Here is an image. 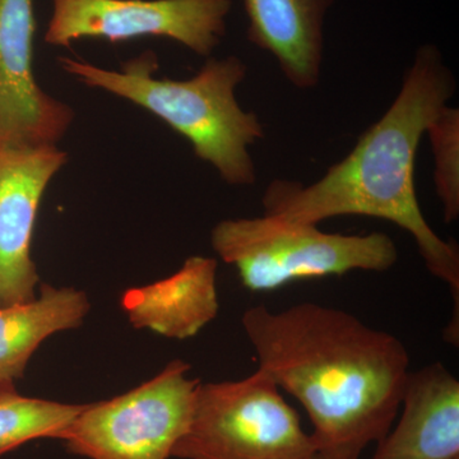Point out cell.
<instances>
[{
  "label": "cell",
  "instance_id": "5bb4252c",
  "mask_svg": "<svg viewBox=\"0 0 459 459\" xmlns=\"http://www.w3.org/2000/svg\"><path fill=\"white\" fill-rule=\"evenodd\" d=\"M84 404L59 403L0 386V455L36 439L62 440Z\"/></svg>",
  "mask_w": 459,
  "mask_h": 459
},
{
  "label": "cell",
  "instance_id": "5b68a950",
  "mask_svg": "<svg viewBox=\"0 0 459 459\" xmlns=\"http://www.w3.org/2000/svg\"><path fill=\"white\" fill-rule=\"evenodd\" d=\"M312 435L264 370L237 382L199 385L192 419L171 457L314 459Z\"/></svg>",
  "mask_w": 459,
  "mask_h": 459
},
{
  "label": "cell",
  "instance_id": "6da1fadb",
  "mask_svg": "<svg viewBox=\"0 0 459 459\" xmlns=\"http://www.w3.org/2000/svg\"><path fill=\"white\" fill-rule=\"evenodd\" d=\"M241 323L259 368L307 411L316 455L359 459L394 427L410 374L394 334L316 303L255 305Z\"/></svg>",
  "mask_w": 459,
  "mask_h": 459
},
{
  "label": "cell",
  "instance_id": "7a4b0ae2",
  "mask_svg": "<svg viewBox=\"0 0 459 459\" xmlns=\"http://www.w3.org/2000/svg\"><path fill=\"white\" fill-rule=\"evenodd\" d=\"M455 93V74L434 45L416 51L397 98L351 152L316 183L273 180L262 197L264 214L318 225L338 216L385 220L415 238L425 265L451 290L453 316L444 340L459 344V252L430 228L415 189L419 144Z\"/></svg>",
  "mask_w": 459,
  "mask_h": 459
},
{
  "label": "cell",
  "instance_id": "ba28073f",
  "mask_svg": "<svg viewBox=\"0 0 459 459\" xmlns=\"http://www.w3.org/2000/svg\"><path fill=\"white\" fill-rule=\"evenodd\" d=\"M33 0H0V147L56 146L74 108L36 82Z\"/></svg>",
  "mask_w": 459,
  "mask_h": 459
},
{
  "label": "cell",
  "instance_id": "8fae6325",
  "mask_svg": "<svg viewBox=\"0 0 459 459\" xmlns=\"http://www.w3.org/2000/svg\"><path fill=\"white\" fill-rule=\"evenodd\" d=\"M334 0H244L247 40L267 51L299 90L319 83L325 20Z\"/></svg>",
  "mask_w": 459,
  "mask_h": 459
},
{
  "label": "cell",
  "instance_id": "52a82bcc",
  "mask_svg": "<svg viewBox=\"0 0 459 459\" xmlns=\"http://www.w3.org/2000/svg\"><path fill=\"white\" fill-rule=\"evenodd\" d=\"M231 0H53L45 41L71 48L82 39L117 44L143 36L211 56L226 33Z\"/></svg>",
  "mask_w": 459,
  "mask_h": 459
},
{
  "label": "cell",
  "instance_id": "9a60e30c",
  "mask_svg": "<svg viewBox=\"0 0 459 459\" xmlns=\"http://www.w3.org/2000/svg\"><path fill=\"white\" fill-rule=\"evenodd\" d=\"M434 156V183L446 223L459 217V110L446 105L428 126Z\"/></svg>",
  "mask_w": 459,
  "mask_h": 459
},
{
  "label": "cell",
  "instance_id": "2e32d148",
  "mask_svg": "<svg viewBox=\"0 0 459 459\" xmlns=\"http://www.w3.org/2000/svg\"><path fill=\"white\" fill-rule=\"evenodd\" d=\"M314 459H325V458H323L322 455H316V457H314Z\"/></svg>",
  "mask_w": 459,
  "mask_h": 459
},
{
  "label": "cell",
  "instance_id": "4fadbf2b",
  "mask_svg": "<svg viewBox=\"0 0 459 459\" xmlns=\"http://www.w3.org/2000/svg\"><path fill=\"white\" fill-rule=\"evenodd\" d=\"M90 307L83 291L50 285L29 303L0 307V386L22 379L38 347L51 334L81 327Z\"/></svg>",
  "mask_w": 459,
  "mask_h": 459
},
{
  "label": "cell",
  "instance_id": "7c38bea8",
  "mask_svg": "<svg viewBox=\"0 0 459 459\" xmlns=\"http://www.w3.org/2000/svg\"><path fill=\"white\" fill-rule=\"evenodd\" d=\"M217 261L193 255L168 279L131 289L122 307L133 327L175 340L195 337L219 313Z\"/></svg>",
  "mask_w": 459,
  "mask_h": 459
},
{
  "label": "cell",
  "instance_id": "9c48e42d",
  "mask_svg": "<svg viewBox=\"0 0 459 459\" xmlns=\"http://www.w3.org/2000/svg\"><path fill=\"white\" fill-rule=\"evenodd\" d=\"M65 162L57 146L0 147V307L36 298V217L45 190Z\"/></svg>",
  "mask_w": 459,
  "mask_h": 459
},
{
  "label": "cell",
  "instance_id": "8992f818",
  "mask_svg": "<svg viewBox=\"0 0 459 459\" xmlns=\"http://www.w3.org/2000/svg\"><path fill=\"white\" fill-rule=\"evenodd\" d=\"M172 360L147 383L111 400L84 404L63 437L66 449L89 459H169L192 419L201 380Z\"/></svg>",
  "mask_w": 459,
  "mask_h": 459
},
{
  "label": "cell",
  "instance_id": "30bf717a",
  "mask_svg": "<svg viewBox=\"0 0 459 459\" xmlns=\"http://www.w3.org/2000/svg\"><path fill=\"white\" fill-rule=\"evenodd\" d=\"M397 427L371 459H459V382L440 362L409 374Z\"/></svg>",
  "mask_w": 459,
  "mask_h": 459
},
{
  "label": "cell",
  "instance_id": "277c9868",
  "mask_svg": "<svg viewBox=\"0 0 459 459\" xmlns=\"http://www.w3.org/2000/svg\"><path fill=\"white\" fill-rule=\"evenodd\" d=\"M211 243L223 262L237 268L243 286L255 292L352 271L385 272L398 259L394 238L385 232H325L318 225L270 214L219 222Z\"/></svg>",
  "mask_w": 459,
  "mask_h": 459
},
{
  "label": "cell",
  "instance_id": "3957f363",
  "mask_svg": "<svg viewBox=\"0 0 459 459\" xmlns=\"http://www.w3.org/2000/svg\"><path fill=\"white\" fill-rule=\"evenodd\" d=\"M59 63L65 74L86 86L128 100L164 120L230 186L255 183L249 147L264 137V128L235 98V90L247 75L240 57H210L195 77L184 81L153 77L159 59L152 50L122 63L119 71L72 57H60Z\"/></svg>",
  "mask_w": 459,
  "mask_h": 459
}]
</instances>
